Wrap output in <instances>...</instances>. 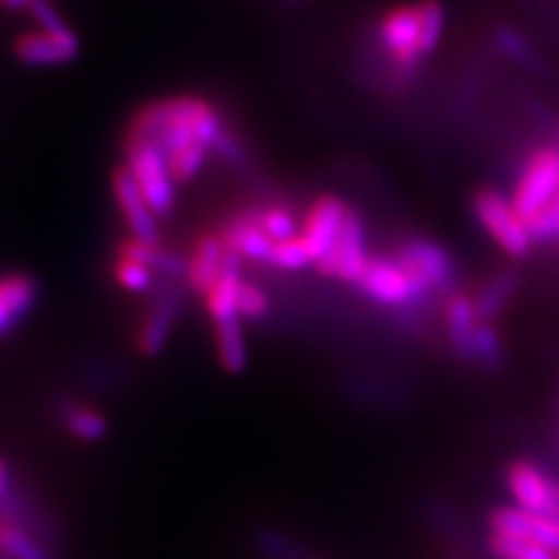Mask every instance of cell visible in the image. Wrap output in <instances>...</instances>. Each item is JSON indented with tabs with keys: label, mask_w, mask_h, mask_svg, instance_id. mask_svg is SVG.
Masks as SVG:
<instances>
[{
	"label": "cell",
	"mask_w": 559,
	"mask_h": 559,
	"mask_svg": "<svg viewBox=\"0 0 559 559\" xmlns=\"http://www.w3.org/2000/svg\"><path fill=\"white\" fill-rule=\"evenodd\" d=\"M445 31L441 0H415L394 5L380 16L378 40L396 70H411L439 47Z\"/></svg>",
	"instance_id": "1"
},
{
	"label": "cell",
	"mask_w": 559,
	"mask_h": 559,
	"mask_svg": "<svg viewBox=\"0 0 559 559\" xmlns=\"http://www.w3.org/2000/svg\"><path fill=\"white\" fill-rule=\"evenodd\" d=\"M555 518H557V522H559V513H557V515H555Z\"/></svg>",
	"instance_id": "30"
},
{
	"label": "cell",
	"mask_w": 559,
	"mask_h": 559,
	"mask_svg": "<svg viewBox=\"0 0 559 559\" xmlns=\"http://www.w3.org/2000/svg\"><path fill=\"white\" fill-rule=\"evenodd\" d=\"M445 320L452 347L457 349L460 355L471 357V343H474V336L480 326L476 301H471L464 294H452L445 306Z\"/></svg>",
	"instance_id": "17"
},
{
	"label": "cell",
	"mask_w": 559,
	"mask_h": 559,
	"mask_svg": "<svg viewBox=\"0 0 559 559\" xmlns=\"http://www.w3.org/2000/svg\"><path fill=\"white\" fill-rule=\"evenodd\" d=\"M506 487L520 509L544 515L559 513V483L527 460H518L506 468Z\"/></svg>",
	"instance_id": "10"
},
{
	"label": "cell",
	"mask_w": 559,
	"mask_h": 559,
	"mask_svg": "<svg viewBox=\"0 0 559 559\" xmlns=\"http://www.w3.org/2000/svg\"><path fill=\"white\" fill-rule=\"evenodd\" d=\"M489 552L497 559H559V552L538 546L534 540L499 534H492V538H489Z\"/></svg>",
	"instance_id": "21"
},
{
	"label": "cell",
	"mask_w": 559,
	"mask_h": 559,
	"mask_svg": "<svg viewBox=\"0 0 559 559\" xmlns=\"http://www.w3.org/2000/svg\"><path fill=\"white\" fill-rule=\"evenodd\" d=\"M396 259L423 294L448 289L452 283V261L436 242L411 240L399 250Z\"/></svg>",
	"instance_id": "12"
},
{
	"label": "cell",
	"mask_w": 559,
	"mask_h": 559,
	"mask_svg": "<svg viewBox=\"0 0 559 559\" xmlns=\"http://www.w3.org/2000/svg\"><path fill=\"white\" fill-rule=\"evenodd\" d=\"M357 287L382 306H406L425 296L408 271L399 264V259L388 257H371Z\"/></svg>",
	"instance_id": "9"
},
{
	"label": "cell",
	"mask_w": 559,
	"mask_h": 559,
	"mask_svg": "<svg viewBox=\"0 0 559 559\" xmlns=\"http://www.w3.org/2000/svg\"><path fill=\"white\" fill-rule=\"evenodd\" d=\"M59 417L61 427L82 443H98L110 433L108 417L92 406L70 404L59 413Z\"/></svg>",
	"instance_id": "19"
},
{
	"label": "cell",
	"mask_w": 559,
	"mask_h": 559,
	"mask_svg": "<svg viewBox=\"0 0 559 559\" xmlns=\"http://www.w3.org/2000/svg\"><path fill=\"white\" fill-rule=\"evenodd\" d=\"M112 277H115V283L129 294H147V292H154L156 277L159 275L143 264H135V261L115 257Z\"/></svg>",
	"instance_id": "22"
},
{
	"label": "cell",
	"mask_w": 559,
	"mask_h": 559,
	"mask_svg": "<svg viewBox=\"0 0 559 559\" xmlns=\"http://www.w3.org/2000/svg\"><path fill=\"white\" fill-rule=\"evenodd\" d=\"M215 331V349L219 366L226 373H242L245 366H248V341H245V329L242 320H222L213 322Z\"/></svg>",
	"instance_id": "18"
},
{
	"label": "cell",
	"mask_w": 559,
	"mask_h": 559,
	"mask_svg": "<svg viewBox=\"0 0 559 559\" xmlns=\"http://www.w3.org/2000/svg\"><path fill=\"white\" fill-rule=\"evenodd\" d=\"M112 197L119 217L129 229V238L143 242H162V219L154 215V210L145 201L143 191L138 189L127 166H117L112 170Z\"/></svg>",
	"instance_id": "7"
},
{
	"label": "cell",
	"mask_w": 559,
	"mask_h": 559,
	"mask_svg": "<svg viewBox=\"0 0 559 559\" xmlns=\"http://www.w3.org/2000/svg\"><path fill=\"white\" fill-rule=\"evenodd\" d=\"M483 366H495L501 361V338L497 329L489 322H480L474 343H471V357Z\"/></svg>",
	"instance_id": "27"
},
{
	"label": "cell",
	"mask_w": 559,
	"mask_h": 559,
	"mask_svg": "<svg viewBox=\"0 0 559 559\" xmlns=\"http://www.w3.org/2000/svg\"><path fill=\"white\" fill-rule=\"evenodd\" d=\"M489 530L499 536H513L534 540L538 546H546L555 552H559V522L555 515L534 513L520 506H499L489 513Z\"/></svg>",
	"instance_id": "11"
},
{
	"label": "cell",
	"mask_w": 559,
	"mask_h": 559,
	"mask_svg": "<svg viewBox=\"0 0 559 559\" xmlns=\"http://www.w3.org/2000/svg\"><path fill=\"white\" fill-rule=\"evenodd\" d=\"M236 306L242 322H257V320H264L269 314L271 299L264 289L250 283V280L242 275L236 287Z\"/></svg>",
	"instance_id": "25"
},
{
	"label": "cell",
	"mask_w": 559,
	"mask_h": 559,
	"mask_svg": "<svg viewBox=\"0 0 559 559\" xmlns=\"http://www.w3.org/2000/svg\"><path fill=\"white\" fill-rule=\"evenodd\" d=\"M474 213L501 252L513 259L530 254L534 236L530 231V224L518 215L511 199H506L495 189H480L474 199Z\"/></svg>",
	"instance_id": "3"
},
{
	"label": "cell",
	"mask_w": 559,
	"mask_h": 559,
	"mask_svg": "<svg viewBox=\"0 0 559 559\" xmlns=\"http://www.w3.org/2000/svg\"><path fill=\"white\" fill-rule=\"evenodd\" d=\"M266 264L277 271H301L312 264V257L306 248V242L301 240V236H296L289 240L273 242Z\"/></svg>",
	"instance_id": "24"
},
{
	"label": "cell",
	"mask_w": 559,
	"mask_h": 559,
	"mask_svg": "<svg viewBox=\"0 0 559 559\" xmlns=\"http://www.w3.org/2000/svg\"><path fill=\"white\" fill-rule=\"evenodd\" d=\"M555 207H557V213H559V199H557V201H555Z\"/></svg>",
	"instance_id": "29"
},
{
	"label": "cell",
	"mask_w": 559,
	"mask_h": 559,
	"mask_svg": "<svg viewBox=\"0 0 559 559\" xmlns=\"http://www.w3.org/2000/svg\"><path fill=\"white\" fill-rule=\"evenodd\" d=\"M349 213H353V207L336 194H324L310 205L299 236L306 242L314 266L334 248Z\"/></svg>",
	"instance_id": "8"
},
{
	"label": "cell",
	"mask_w": 559,
	"mask_h": 559,
	"mask_svg": "<svg viewBox=\"0 0 559 559\" xmlns=\"http://www.w3.org/2000/svg\"><path fill=\"white\" fill-rule=\"evenodd\" d=\"M219 236L226 250H231L242 261H252V264H266L269 261L273 240L261 229L257 210H240L222 226Z\"/></svg>",
	"instance_id": "13"
},
{
	"label": "cell",
	"mask_w": 559,
	"mask_h": 559,
	"mask_svg": "<svg viewBox=\"0 0 559 559\" xmlns=\"http://www.w3.org/2000/svg\"><path fill=\"white\" fill-rule=\"evenodd\" d=\"M559 199V150L540 147L524 164L511 203L524 222L536 219Z\"/></svg>",
	"instance_id": "4"
},
{
	"label": "cell",
	"mask_w": 559,
	"mask_h": 559,
	"mask_svg": "<svg viewBox=\"0 0 559 559\" xmlns=\"http://www.w3.org/2000/svg\"><path fill=\"white\" fill-rule=\"evenodd\" d=\"M226 261V245L219 231H205L197 238L194 248L187 257V287L197 296H203L213 289L219 280Z\"/></svg>",
	"instance_id": "14"
},
{
	"label": "cell",
	"mask_w": 559,
	"mask_h": 559,
	"mask_svg": "<svg viewBox=\"0 0 559 559\" xmlns=\"http://www.w3.org/2000/svg\"><path fill=\"white\" fill-rule=\"evenodd\" d=\"M0 552L8 559H51L49 550L20 522L0 520Z\"/></svg>",
	"instance_id": "20"
},
{
	"label": "cell",
	"mask_w": 559,
	"mask_h": 559,
	"mask_svg": "<svg viewBox=\"0 0 559 559\" xmlns=\"http://www.w3.org/2000/svg\"><path fill=\"white\" fill-rule=\"evenodd\" d=\"M369 261L371 257L369 250H366V226L353 210L338 240L334 242V248H331V252L318 264V271L324 277L341 280V283L347 285H357L361 273L369 266Z\"/></svg>",
	"instance_id": "6"
},
{
	"label": "cell",
	"mask_w": 559,
	"mask_h": 559,
	"mask_svg": "<svg viewBox=\"0 0 559 559\" xmlns=\"http://www.w3.org/2000/svg\"><path fill=\"white\" fill-rule=\"evenodd\" d=\"M257 219L261 224V229L266 231V236L273 242L280 240H289L296 238L299 231V224H296V217L289 213L283 205H269V207H259L257 210Z\"/></svg>",
	"instance_id": "26"
},
{
	"label": "cell",
	"mask_w": 559,
	"mask_h": 559,
	"mask_svg": "<svg viewBox=\"0 0 559 559\" xmlns=\"http://www.w3.org/2000/svg\"><path fill=\"white\" fill-rule=\"evenodd\" d=\"M40 285L28 273L0 275V338L20 326L38 304Z\"/></svg>",
	"instance_id": "15"
},
{
	"label": "cell",
	"mask_w": 559,
	"mask_h": 559,
	"mask_svg": "<svg viewBox=\"0 0 559 559\" xmlns=\"http://www.w3.org/2000/svg\"><path fill=\"white\" fill-rule=\"evenodd\" d=\"M10 492V471L5 462H0V501H3Z\"/></svg>",
	"instance_id": "28"
},
{
	"label": "cell",
	"mask_w": 559,
	"mask_h": 559,
	"mask_svg": "<svg viewBox=\"0 0 559 559\" xmlns=\"http://www.w3.org/2000/svg\"><path fill=\"white\" fill-rule=\"evenodd\" d=\"M75 35L68 26L57 31L33 28L14 45L16 57L31 66H55L75 57Z\"/></svg>",
	"instance_id": "16"
},
{
	"label": "cell",
	"mask_w": 559,
	"mask_h": 559,
	"mask_svg": "<svg viewBox=\"0 0 559 559\" xmlns=\"http://www.w3.org/2000/svg\"><path fill=\"white\" fill-rule=\"evenodd\" d=\"M127 168L133 175L138 189L143 191L145 201L154 210V215L166 219L173 215L175 201H178V182H175L166 154L162 147L143 138H127Z\"/></svg>",
	"instance_id": "2"
},
{
	"label": "cell",
	"mask_w": 559,
	"mask_h": 559,
	"mask_svg": "<svg viewBox=\"0 0 559 559\" xmlns=\"http://www.w3.org/2000/svg\"><path fill=\"white\" fill-rule=\"evenodd\" d=\"M513 287H515V275H511V273H501V275L492 277L483 287V292L478 294V299H476V310L485 322L497 318V314L503 308V304L509 301Z\"/></svg>",
	"instance_id": "23"
},
{
	"label": "cell",
	"mask_w": 559,
	"mask_h": 559,
	"mask_svg": "<svg viewBox=\"0 0 559 559\" xmlns=\"http://www.w3.org/2000/svg\"><path fill=\"white\" fill-rule=\"evenodd\" d=\"M185 289L187 283L178 280L162 277V283H156L154 301L135 331V349L143 357L154 359L166 349L185 306Z\"/></svg>",
	"instance_id": "5"
}]
</instances>
